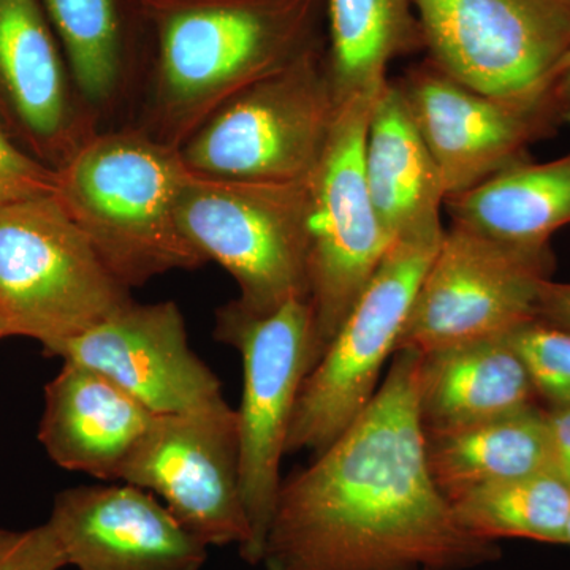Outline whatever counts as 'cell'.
Wrapping results in <instances>:
<instances>
[{"label": "cell", "instance_id": "obj_19", "mask_svg": "<svg viewBox=\"0 0 570 570\" xmlns=\"http://www.w3.org/2000/svg\"><path fill=\"white\" fill-rule=\"evenodd\" d=\"M365 176L379 219L393 242L444 235L441 174L395 80L390 78L371 111Z\"/></svg>", "mask_w": 570, "mask_h": 570}, {"label": "cell", "instance_id": "obj_15", "mask_svg": "<svg viewBox=\"0 0 570 570\" xmlns=\"http://www.w3.org/2000/svg\"><path fill=\"white\" fill-rule=\"evenodd\" d=\"M0 124L52 170L100 130L40 0H0Z\"/></svg>", "mask_w": 570, "mask_h": 570}, {"label": "cell", "instance_id": "obj_2", "mask_svg": "<svg viewBox=\"0 0 570 570\" xmlns=\"http://www.w3.org/2000/svg\"><path fill=\"white\" fill-rule=\"evenodd\" d=\"M140 3L148 51L129 124L176 149L236 94L326 45V0Z\"/></svg>", "mask_w": 570, "mask_h": 570}, {"label": "cell", "instance_id": "obj_5", "mask_svg": "<svg viewBox=\"0 0 570 570\" xmlns=\"http://www.w3.org/2000/svg\"><path fill=\"white\" fill-rule=\"evenodd\" d=\"M132 302L56 194L0 208V318L52 355Z\"/></svg>", "mask_w": 570, "mask_h": 570}, {"label": "cell", "instance_id": "obj_32", "mask_svg": "<svg viewBox=\"0 0 570 570\" xmlns=\"http://www.w3.org/2000/svg\"><path fill=\"white\" fill-rule=\"evenodd\" d=\"M566 546H570V519L568 523V530H566Z\"/></svg>", "mask_w": 570, "mask_h": 570}, {"label": "cell", "instance_id": "obj_11", "mask_svg": "<svg viewBox=\"0 0 570 570\" xmlns=\"http://www.w3.org/2000/svg\"><path fill=\"white\" fill-rule=\"evenodd\" d=\"M428 61L494 97L547 91L570 50V0H414Z\"/></svg>", "mask_w": 570, "mask_h": 570}, {"label": "cell", "instance_id": "obj_1", "mask_svg": "<svg viewBox=\"0 0 570 570\" xmlns=\"http://www.w3.org/2000/svg\"><path fill=\"white\" fill-rule=\"evenodd\" d=\"M419 360L395 352L370 404L283 482L266 569L466 570L497 560V543L461 527L431 475Z\"/></svg>", "mask_w": 570, "mask_h": 570}, {"label": "cell", "instance_id": "obj_14", "mask_svg": "<svg viewBox=\"0 0 570 570\" xmlns=\"http://www.w3.org/2000/svg\"><path fill=\"white\" fill-rule=\"evenodd\" d=\"M51 356L91 367L156 415L228 406L219 379L193 348L175 302L127 303Z\"/></svg>", "mask_w": 570, "mask_h": 570}, {"label": "cell", "instance_id": "obj_27", "mask_svg": "<svg viewBox=\"0 0 570 570\" xmlns=\"http://www.w3.org/2000/svg\"><path fill=\"white\" fill-rule=\"evenodd\" d=\"M67 566L50 524L26 531L0 530V570H61Z\"/></svg>", "mask_w": 570, "mask_h": 570}, {"label": "cell", "instance_id": "obj_30", "mask_svg": "<svg viewBox=\"0 0 570 570\" xmlns=\"http://www.w3.org/2000/svg\"><path fill=\"white\" fill-rule=\"evenodd\" d=\"M551 97L561 124L570 126V50L551 82Z\"/></svg>", "mask_w": 570, "mask_h": 570}, {"label": "cell", "instance_id": "obj_7", "mask_svg": "<svg viewBox=\"0 0 570 570\" xmlns=\"http://www.w3.org/2000/svg\"><path fill=\"white\" fill-rule=\"evenodd\" d=\"M178 223L205 261L238 284L239 306L268 314L307 296V190L303 183H245L190 175Z\"/></svg>", "mask_w": 570, "mask_h": 570}, {"label": "cell", "instance_id": "obj_24", "mask_svg": "<svg viewBox=\"0 0 570 570\" xmlns=\"http://www.w3.org/2000/svg\"><path fill=\"white\" fill-rule=\"evenodd\" d=\"M461 527L475 538L531 539L566 546L570 487L553 471L480 487L453 499Z\"/></svg>", "mask_w": 570, "mask_h": 570}, {"label": "cell", "instance_id": "obj_28", "mask_svg": "<svg viewBox=\"0 0 570 570\" xmlns=\"http://www.w3.org/2000/svg\"><path fill=\"white\" fill-rule=\"evenodd\" d=\"M546 409L551 441V469L570 487V406Z\"/></svg>", "mask_w": 570, "mask_h": 570}, {"label": "cell", "instance_id": "obj_4", "mask_svg": "<svg viewBox=\"0 0 570 570\" xmlns=\"http://www.w3.org/2000/svg\"><path fill=\"white\" fill-rule=\"evenodd\" d=\"M214 336L236 348L243 360L236 426L249 540L239 553L255 566L264 561L299 390L316 365L311 299L299 296L268 314L253 313L232 299L217 309Z\"/></svg>", "mask_w": 570, "mask_h": 570}, {"label": "cell", "instance_id": "obj_21", "mask_svg": "<svg viewBox=\"0 0 570 570\" xmlns=\"http://www.w3.org/2000/svg\"><path fill=\"white\" fill-rule=\"evenodd\" d=\"M452 224L515 249L550 250L570 224V154L546 164L505 168L468 193L445 198Z\"/></svg>", "mask_w": 570, "mask_h": 570}, {"label": "cell", "instance_id": "obj_10", "mask_svg": "<svg viewBox=\"0 0 570 570\" xmlns=\"http://www.w3.org/2000/svg\"><path fill=\"white\" fill-rule=\"evenodd\" d=\"M550 250L515 249L452 224L444 232L403 326L396 351L417 354L504 336L538 317Z\"/></svg>", "mask_w": 570, "mask_h": 570}, {"label": "cell", "instance_id": "obj_3", "mask_svg": "<svg viewBox=\"0 0 570 570\" xmlns=\"http://www.w3.org/2000/svg\"><path fill=\"white\" fill-rule=\"evenodd\" d=\"M56 174V197L129 291L208 264L179 227L193 175L179 149L124 124L99 130Z\"/></svg>", "mask_w": 570, "mask_h": 570}, {"label": "cell", "instance_id": "obj_18", "mask_svg": "<svg viewBox=\"0 0 570 570\" xmlns=\"http://www.w3.org/2000/svg\"><path fill=\"white\" fill-rule=\"evenodd\" d=\"M40 3L61 45L78 97L100 130L111 129L122 116H132L148 51L140 0Z\"/></svg>", "mask_w": 570, "mask_h": 570}, {"label": "cell", "instance_id": "obj_17", "mask_svg": "<svg viewBox=\"0 0 570 570\" xmlns=\"http://www.w3.org/2000/svg\"><path fill=\"white\" fill-rule=\"evenodd\" d=\"M140 401L91 367L62 362L45 387L39 441L66 471L118 482L154 419Z\"/></svg>", "mask_w": 570, "mask_h": 570}, {"label": "cell", "instance_id": "obj_31", "mask_svg": "<svg viewBox=\"0 0 570 570\" xmlns=\"http://www.w3.org/2000/svg\"><path fill=\"white\" fill-rule=\"evenodd\" d=\"M7 336H9V333H7L6 325H3L2 318H0V340Z\"/></svg>", "mask_w": 570, "mask_h": 570}, {"label": "cell", "instance_id": "obj_26", "mask_svg": "<svg viewBox=\"0 0 570 570\" xmlns=\"http://www.w3.org/2000/svg\"><path fill=\"white\" fill-rule=\"evenodd\" d=\"M58 174L21 148L0 124V208L56 194Z\"/></svg>", "mask_w": 570, "mask_h": 570}, {"label": "cell", "instance_id": "obj_23", "mask_svg": "<svg viewBox=\"0 0 570 570\" xmlns=\"http://www.w3.org/2000/svg\"><path fill=\"white\" fill-rule=\"evenodd\" d=\"M325 62L337 107L374 96L390 62L425 51L414 0H326Z\"/></svg>", "mask_w": 570, "mask_h": 570}, {"label": "cell", "instance_id": "obj_20", "mask_svg": "<svg viewBox=\"0 0 570 570\" xmlns=\"http://www.w3.org/2000/svg\"><path fill=\"white\" fill-rule=\"evenodd\" d=\"M419 355V412L425 434L540 404L527 366L504 336Z\"/></svg>", "mask_w": 570, "mask_h": 570}, {"label": "cell", "instance_id": "obj_9", "mask_svg": "<svg viewBox=\"0 0 570 570\" xmlns=\"http://www.w3.org/2000/svg\"><path fill=\"white\" fill-rule=\"evenodd\" d=\"M442 236L392 243L346 321L303 382L285 452H324L376 395L379 377L385 362L395 354L409 311Z\"/></svg>", "mask_w": 570, "mask_h": 570}, {"label": "cell", "instance_id": "obj_22", "mask_svg": "<svg viewBox=\"0 0 570 570\" xmlns=\"http://www.w3.org/2000/svg\"><path fill=\"white\" fill-rule=\"evenodd\" d=\"M426 455L431 475L450 502L480 487L553 471L547 409L534 404L426 434Z\"/></svg>", "mask_w": 570, "mask_h": 570}, {"label": "cell", "instance_id": "obj_29", "mask_svg": "<svg viewBox=\"0 0 570 570\" xmlns=\"http://www.w3.org/2000/svg\"><path fill=\"white\" fill-rule=\"evenodd\" d=\"M538 317L570 332V284L551 279L540 284Z\"/></svg>", "mask_w": 570, "mask_h": 570}, {"label": "cell", "instance_id": "obj_16", "mask_svg": "<svg viewBox=\"0 0 570 570\" xmlns=\"http://www.w3.org/2000/svg\"><path fill=\"white\" fill-rule=\"evenodd\" d=\"M47 523L78 570H202L208 560L160 499L126 482L61 491Z\"/></svg>", "mask_w": 570, "mask_h": 570}, {"label": "cell", "instance_id": "obj_12", "mask_svg": "<svg viewBox=\"0 0 570 570\" xmlns=\"http://www.w3.org/2000/svg\"><path fill=\"white\" fill-rule=\"evenodd\" d=\"M395 82L438 165L445 198L527 163L532 142L562 126L551 86L527 97L489 96L453 80L428 59Z\"/></svg>", "mask_w": 570, "mask_h": 570}, {"label": "cell", "instance_id": "obj_8", "mask_svg": "<svg viewBox=\"0 0 570 570\" xmlns=\"http://www.w3.org/2000/svg\"><path fill=\"white\" fill-rule=\"evenodd\" d=\"M377 96H358L341 105L324 156L306 179L307 283L316 363L393 243L365 176L367 126Z\"/></svg>", "mask_w": 570, "mask_h": 570}, {"label": "cell", "instance_id": "obj_6", "mask_svg": "<svg viewBox=\"0 0 570 570\" xmlns=\"http://www.w3.org/2000/svg\"><path fill=\"white\" fill-rule=\"evenodd\" d=\"M325 47L254 82L183 142L190 174L245 183H303L316 170L337 107Z\"/></svg>", "mask_w": 570, "mask_h": 570}, {"label": "cell", "instance_id": "obj_25", "mask_svg": "<svg viewBox=\"0 0 570 570\" xmlns=\"http://www.w3.org/2000/svg\"><path fill=\"white\" fill-rule=\"evenodd\" d=\"M547 407L570 406V332L534 317L504 335Z\"/></svg>", "mask_w": 570, "mask_h": 570}, {"label": "cell", "instance_id": "obj_13", "mask_svg": "<svg viewBox=\"0 0 570 570\" xmlns=\"http://www.w3.org/2000/svg\"><path fill=\"white\" fill-rule=\"evenodd\" d=\"M118 482L149 491L206 547L245 549L236 411L157 415Z\"/></svg>", "mask_w": 570, "mask_h": 570}]
</instances>
